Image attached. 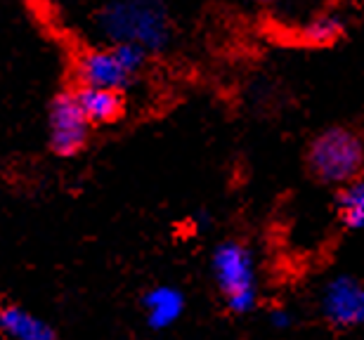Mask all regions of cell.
<instances>
[{
	"mask_svg": "<svg viewBox=\"0 0 364 340\" xmlns=\"http://www.w3.org/2000/svg\"><path fill=\"white\" fill-rule=\"evenodd\" d=\"M213 272L218 286L228 295V305L235 312H249L256 305V286H253V258L244 243L225 241L213 256Z\"/></svg>",
	"mask_w": 364,
	"mask_h": 340,
	"instance_id": "277c9868",
	"label": "cell"
},
{
	"mask_svg": "<svg viewBox=\"0 0 364 340\" xmlns=\"http://www.w3.org/2000/svg\"><path fill=\"white\" fill-rule=\"evenodd\" d=\"M289 322H291V317H289V312H284V309H274V312H272L274 327H287Z\"/></svg>",
	"mask_w": 364,
	"mask_h": 340,
	"instance_id": "7c38bea8",
	"label": "cell"
},
{
	"mask_svg": "<svg viewBox=\"0 0 364 340\" xmlns=\"http://www.w3.org/2000/svg\"><path fill=\"white\" fill-rule=\"evenodd\" d=\"M50 147L60 156L78 154L88 142L90 121L76 102L74 92H62L50 104Z\"/></svg>",
	"mask_w": 364,
	"mask_h": 340,
	"instance_id": "5b68a950",
	"label": "cell"
},
{
	"mask_svg": "<svg viewBox=\"0 0 364 340\" xmlns=\"http://www.w3.org/2000/svg\"><path fill=\"white\" fill-rule=\"evenodd\" d=\"M78 106L83 109L90 126H105L121 119L123 114V97L121 90L97 88V85H78L74 92Z\"/></svg>",
	"mask_w": 364,
	"mask_h": 340,
	"instance_id": "52a82bcc",
	"label": "cell"
},
{
	"mask_svg": "<svg viewBox=\"0 0 364 340\" xmlns=\"http://www.w3.org/2000/svg\"><path fill=\"white\" fill-rule=\"evenodd\" d=\"M338 215L346 227H364V180H353L338 194Z\"/></svg>",
	"mask_w": 364,
	"mask_h": 340,
	"instance_id": "30bf717a",
	"label": "cell"
},
{
	"mask_svg": "<svg viewBox=\"0 0 364 340\" xmlns=\"http://www.w3.org/2000/svg\"><path fill=\"white\" fill-rule=\"evenodd\" d=\"M343 31V24H341L338 17L333 14H322V17H315L305 26V40L315 43V45H326V43H333Z\"/></svg>",
	"mask_w": 364,
	"mask_h": 340,
	"instance_id": "8fae6325",
	"label": "cell"
},
{
	"mask_svg": "<svg viewBox=\"0 0 364 340\" xmlns=\"http://www.w3.org/2000/svg\"><path fill=\"white\" fill-rule=\"evenodd\" d=\"M310 170L326 185H348L364 165V142L348 128H329L310 144Z\"/></svg>",
	"mask_w": 364,
	"mask_h": 340,
	"instance_id": "7a4b0ae2",
	"label": "cell"
},
{
	"mask_svg": "<svg viewBox=\"0 0 364 340\" xmlns=\"http://www.w3.org/2000/svg\"><path fill=\"white\" fill-rule=\"evenodd\" d=\"M185 298L182 293L171 286H159L144 295V309H147V319L154 329H166L182 314Z\"/></svg>",
	"mask_w": 364,
	"mask_h": 340,
	"instance_id": "9c48e42d",
	"label": "cell"
},
{
	"mask_svg": "<svg viewBox=\"0 0 364 340\" xmlns=\"http://www.w3.org/2000/svg\"><path fill=\"white\" fill-rule=\"evenodd\" d=\"M0 331L10 340H55V331L46 322L21 307H0Z\"/></svg>",
	"mask_w": 364,
	"mask_h": 340,
	"instance_id": "ba28073f",
	"label": "cell"
},
{
	"mask_svg": "<svg viewBox=\"0 0 364 340\" xmlns=\"http://www.w3.org/2000/svg\"><path fill=\"white\" fill-rule=\"evenodd\" d=\"M147 55V50L135 43H112L109 48L88 50L76 62L78 83L123 90L142 71Z\"/></svg>",
	"mask_w": 364,
	"mask_h": 340,
	"instance_id": "3957f363",
	"label": "cell"
},
{
	"mask_svg": "<svg viewBox=\"0 0 364 340\" xmlns=\"http://www.w3.org/2000/svg\"><path fill=\"white\" fill-rule=\"evenodd\" d=\"M100 31L112 43H135L159 53L171 40V17L164 0H112L97 17Z\"/></svg>",
	"mask_w": 364,
	"mask_h": 340,
	"instance_id": "6da1fadb",
	"label": "cell"
},
{
	"mask_svg": "<svg viewBox=\"0 0 364 340\" xmlns=\"http://www.w3.org/2000/svg\"><path fill=\"white\" fill-rule=\"evenodd\" d=\"M324 314L338 327H358L364 322V284L353 277L329 281L322 298Z\"/></svg>",
	"mask_w": 364,
	"mask_h": 340,
	"instance_id": "8992f818",
	"label": "cell"
},
{
	"mask_svg": "<svg viewBox=\"0 0 364 340\" xmlns=\"http://www.w3.org/2000/svg\"><path fill=\"white\" fill-rule=\"evenodd\" d=\"M256 3H263V5H272V3H279V0H256Z\"/></svg>",
	"mask_w": 364,
	"mask_h": 340,
	"instance_id": "4fadbf2b",
	"label": "cell"
}]
</instances>
